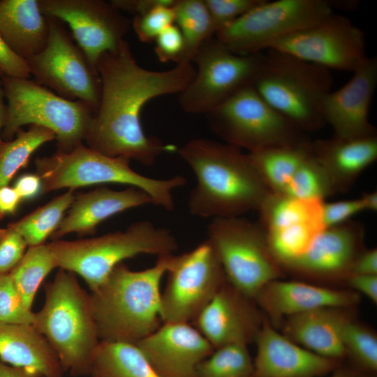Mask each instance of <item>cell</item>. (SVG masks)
Returning <instances> with one entry per match:
<instances>
[{
	"instance_id": "obj_1",
	"label": "cell",
	"mask_w": 377,
	"mask_h": 377,
	"mask_svg": "<svg viewBox=\"0 0 377 377\" xmlns=\"http://www.w3.org/2000/svg\"><path fill=\"white\" fill-rule=\"evenodd\" d=\"M96 69L101 82L100 102L84 139L86 145L111 157L153 165L163 152L175 147L145 133L141 110L149 100L179 94L192 81L195 69L191 62H181L166 71L140 66L128 42L104 53Z\"/></svg>"
},
{
	"instance_id": "obj_2",
	"label": "cell",
	"mask_w": 377,
	"mask_h": 377,
	"mask_svg": "<svg viewBox=\"0 0 377 377\" xmlns=\"http://www.w3.org/2000/svg\"><path fill=\"white\" fill-rule=\"evenodd\" d=\"M197 182L188 196L190 213L200 218L241 216L258 211L272 193L247 154L207 138L189 140L178 149Z\"/></svg>"
},
{
	"instance_id": "obj_3",
	"label": "cell",
	"mask_w": 377,
	"mask_h": 377,
	"mask_svg": "<svg viewBox=\"0 0 377 377\" xmlns=\"http://www.w3.org/2000/svg\"><path fill=\"white\" fill-rule=\"evenodd\" d=\"M173 256H158L153 266L140 271L121 263L91 292L101 341L135 343L161 326V283Z\"/></svg>"
},
{
	"instance_id": "obj_4",
	"label": "cell",
	"mask_w": 377,
	"mask_h": 377,
	"mask_svg": "<svg viewBox=\"0 0 377 377\" xmlns=\"http://www.w3.org/2000/svg\"><path fill=\"white\" fill-rule=\"evenodd\" d=\"M33 325L54 350L64 371L76 376L91 374L101 340L90 295L74 273L60 269L46 285L45 304L34 313Z\"/></svg>"
},
{
	"instance_id": "obj_5",
	"label": "cell",
	"mask_w": 377,
	"mask_h": 377,
	"mask_svg": "<svg viewBox=\"0 0 377 377\" xmlns=\"http://www.w3.org/2000/svg\"><path fill=\"white\" fill-rule=\"evenodd\" d=\"M130 161L106 156L82 142L68 151L57 150L50 156L38 157L35 166L43 193L94 184H120L144 191L153 205L172 211L173 191L184 186L186 179L181 175L168 179L149 177L133 170Z\"/></svg>"
},
{
	"instance_id": "obj_6",
	"label": "cell",
	"mask_w": 377,
	"mask_h": 377,
	"mask_svg": "<svg viewBox=\"0 0 377 377\" xmlns=\"http://www.w3.org/2000/svg\"><path fill=\"white\" fill-rule=\"evenodd\" d=\"M265 51L260 52L254 89L304 133L320 128L325 124L321 104L333 83L330 71L276 50Z\"/></svg>"
},
{
	"instance_id": "obj_7",
	"label": "cell",
	"mask_w": 377,
	"mask_h": 377,
	"mask_svg": "<svg viewBox=\"0 0 377 377\" xmlns=\"http://www.w3.org/2000/svg\"><path fill=\"white\" fill-rule=\"evenodd\" d=\"M60 269L76 273L91 292L123 260L140 254H171L177 249L174 235L149 221L131 223L126 230L76 240L54 239L47 243Z\"/></svg>"
},
{
	"instance_id": "obj_8",
	"label": "cell",
	"mask_w": 377,
	"mask_h": 377,
	"mask_svg": "<svg viewBox=\"0 0 377 377\" xmlns=\"http://www.w3.org/2000/svg\"><path fill=\"white\" fill-rule=\"evenodd\" d=\"M7 103L3 141L13 139L24 125H37L55 134L58 151L82 143L94 112L80 101L64 98L30 78L1 76Z\"/></svg>"
},
{
	"instance_id": "obj_9",
	"label": "cell",
	"mask_w": 377,
	"mask_h": 377,
	"mask_svg": "<svg viewBox=\"0 0 377 377\" xmlns=\"http://www.w3.org/2000/svg\"><path fill=\"white\" fill-rule=\"evenodd\" d=\"M212 132L249 152L310 142L305 133L276 111L252 84L206 114Z\"/></svg>"
},
{
	"instance_id": "obj_10",
	"label": "cell",
	"mask_w": 377,
	"mask_h": 377,
	"mask_svg": "<svg viewBox=\"0 0 377 377\" xmlns=\"http://www.w3.org/2000/svg\"><path fill=\"white\" fill-rule=\"evenodd\" d=\"M207 232L228 282L246 297L253 300L265 284L283 276L258 223L241 216L214 218Z\"/></svg>"
},
{
	"instance_id": "obj_11",
	"label": "cell",
	"mask_w": 377,
	"mask_h": 377,
	"mask_svg": "<svg viewBox=\"0 0 377 377\" xmlns=\"http://www.w3.org/2000/svg\"><path fill=\"white\" fill-rule=\"evenodd\" d=\"M334 8L335 3L329 0H262L214 36L237 54H253L320 22L332 14Z\"/></svg>"
},
{
	"instance_id": "obj_12",
	"label": "cell",
	"mask_w": 377,
	"mask_h": 377,
	"mask_svg": "<svg viewBox=\"0 0 377 377\" xmlns=\"http://www.w3.org/2000/svg\"><path fill=\"white\" fill-rule=\"evenodd\" d=\"M49 37L45 47L27 59L31 75L60 96L98 109L101 82L97 69L68 31L65 24L48 17Z\"/></svg>"
},
{
	"instance_id": "obj_13",
	"label": "cell",
	"mask_w": 377,
	"mask_h": 377,
	"mask_svg": "<svg viewBox=\"0 0 377 377\" xmlns=\"http://www.w3.org/2000/svg\"><path fill=\"white\" fill-rule=\"evenodd\" d=\"M260 59V52L239 55L215 37L206 40L192 59L194 77L179 94L181 108L191 114H208L252 84Z\"/></svg>"
},
{
	"instance_id": "obj_14",
	"label": "cell",
	"mask_w": 377,
	"mask_h": 377,
	"mask_svg": "<svg viewBox=\"0 0 377 377\" xmlns=\"http://www.w3.org/2000/svg\"><path fill=\"white\" fill-rule=\"evenodd\" d=\"M161 295L163 323L193 322L228 281L212 244L206 239L192 250L174 256Z\"/></svg>"
},
{
	"instance_id": "obj_15",
	"label": "cell",
	"mask_w": 377,
	"mask_h": 377,
	"mask_svg": "<svg viewBox=\"0 0 377 377\" xmlns=\"http://www.w3.org/2000/svg\"><path fill=\"white\" fill-rule=\"evenodd\" d=\"M267 49L329 71L353 72L367 57L364 31L348 17L334 13L313 26L275 41Z\"/></svg>"
},
{
	"instance_id": "obj_16",
	"label": "cell",
	"mask_w": 377,
	"mask_h": 377,
	"mask_svg": "<svg viewBox=\"0 0 377 377\" xmlns=\"http://www.w3.org/2000/svg\"><path fill=\"white\" fill-rule=\"evenodd\" d=\"M43 13L67 24L71 34L96 68L100 57L117 50L131 20L103 0H38Z\"/></svg>"
},
{
	"instance_id": "obj_17",
	"label": "cell",
	"mask_w": 377,
	"mask_h": 377,
	"mask_svg": "<svg viewBox=\"0 0 377 377\" xmlns=\"http://www.w3.org/2000/svg\"><path fill=\"white\" fill-rule=\"evenodd\" d=\"M341 88L323 98L321 114L333 129L334 135L355 138L376 134L369 121L371 102L377 85V59H367L353 72Z\"/></svg>"
},
{
	"instance_id": "obj_18",
	"label": "cell",
	"mask_w": 377,
	"mask_h": 377,
	"mask_svg": "<svg viewBox=\"0 0 377 377\" xmlns=\"http://www.w3.org/2000/svg\"><path fill=\"white\" fill-rule=\"evenodd\" d=\"M135 344L160 377H198V365L214 350L188 323H163Z\"/></svg>"
},
{
	"instance_id": "obj_19",
	"label": "cell",
	"mask_w": 377,
	"mask_h": 377,
	"mask_svg": "<svg viewBox=\"0 0 377 377\" xmlns=\"http://www.w3.org/2000/svg\"><path fill=\"white\" fill-rule=\"evenodd\" d=\"M255 304L226 281L194 319L193 326L214 350L230 343L248 344L263 323Z\"/></svg>"
},
{
	"instance_id": "obj_20",
	"label": "cell",
	"mask_w": 377,
	"mask_h": 377,
	"mask_svg": "<svg viewBox=\"0 0 377 377\" xmlns=\"http://www.w3.org/2000/svg\"><path fill=\"white\" fill-rule=\"evenodd\" d=\"M364 228L348 221L325 228L300 257L283 269L322 280L346 279L358 254L364 249Z\"/></svg>"
},
{
	"instance_id": "obj_21",
	"label": "cell",
	"mask_w": 377,
	"mask_h": 377,
	"mask_svg": "<svg viewBox=\"0 0 377 377\" xmlns=\"http://www.w3.org/2000/svg\"><path fill=\"white\" fill-rule=\"evenodd\" d=\"M253 377H321L341 362L317 355L278 332L264 320L255 340Z\"/></svg>"
},
{
	"instance_id": "obj_22",
	"label": "cell",
	"mask_w": 377,
	"mask_h": 377,
	"mask_svg": "<svg viewBox=\"0 0 377 377\" xmlns=\"http://www.w3.org/2000/svg\"><path fill=\"white\" fill-rule=\"evenodd\" d=\"M359 300L358 295L351 290L279 279L265 284L253 298L256 305L276 322L316 309H347Z\"/></svg>"
},
{
	"instance_id": "obj_23",
	"label": "cell",
	"mask_w": 377,
	"mask_h": 377,
	"mask_svg": "<svg viewBox=\"0 0 377 377\" xmlns=\"http://www.w3.org/2000/svg\"><path fill=\"white\" fill-rule=\"evenodd\" d=\"M147 204H152L151 198L135 187L121 191L101 187L79 194L51 237L54 240L70 233L90 234L108 218Z\"/></svg>"
},
{
	"instance_id": "obj_24",
	"label": "cell",
	"mask_w": 377,
	"mask_h": 377,
	"mask_svg": "<svg viewBox=\"0 0 377 377\" xmlns=\"http://www.w3.org/2000/svg\"><path fill=\"white\" fill-rule=\"evenodd\" d=\"M346 309L320 308L283 320V334L322 357L341 362L345 358L343 330L350 318Z\"/></svg>"
},
{
	"instance_id": "obj_25",
	"label": "cell",
	"mask_w": 377,
	"mask_h": 377,
	"mask_svg": "<svg viewBox=\"0 0 377 377\" xmlns=\"http://www.w3.org/2000/svg\"><path fill=\"white\" fill-rule=\"evenodd\" d=\"M312 151L328 173L335 193H341L377 159V135L355 138L333 135L312 142Z\"/></svg>"
},
{
	"instance_id": "obj_26",
	"label": "cell",
	"mask_w": 377,
	"mask_h": 377,
	"mask_svg": "<svg viewBox=\"0 0 377 377\" xmlns=\"http://www.w3.org/2000/svg\"><path fill=\"white\" fill-rule=\"evenodd\" d=\"M0 360L38 377H62L54 350L33 325L0 322Z\"/></svg>"
},
{
	"instance_id": "obj_27",
	"label": "cell",
	"mask_w": 377,
	"mask_h": 377,
	"mask_svg": "<svg viewBox=\"0 0 377 377\" xmlns=\"http://www.w3.org/2000/svg\"><path fill=\"white\" fill-rule=\"evenodd\" d=\"M49 20L38 0H0V35L27 60L40 52L49 37Z\"/></svg>"
},
{
	"instance_id": "obj_28",
	"label": "cell",
	"mask_w": 377,
	"mask_h": 377,
	"mask_svg": "<svg viewBox=\"0 0 377 377\" xmlns=\"http://www.w3.org/2000/svg\"><path fill=\"white\" fill-rule=\"evenodd\" d=\"M92 377H160L133 343L101 341L94 355Z\"/></svg>"
},
{
	"instance_id": "obj_29",
	"label": "cell",
	"mask_w": 377,
	"mask_h": 377,
	"mask_svg": "<svg viewBox=\"0 0 377 377\" xmlns=\"http://www.w3.org/2000/svg\"><path fill=\"white\" fill-rule=\"evenodd\" d=\"M312 154V142L294 146L276 147L248 152L258 175L274 193H281L295 172Z\"/></svg>"
},
{
	"instance_id": "obj_30",
	"label": "cell",
	"mask_w": 377,
	"mask_h": 377,
	"mask_svg": "<svg viewBox=\"0 0 377 377\" xmlns=\"http://www.w3.org/2000/svg\"><path fill=\"white\" fill-rule=\"evenodd\" d=\"M75 198V190L68 189L8 226L18 232L28 246L44 244L57 229Z\"/></svg>"
},
{
	"instance_id": "obj_31",
	"label": "cell",
	"mask_w": 377,
	"mask_h": 377,
	"mask_svg": "<svg viewBox=\"0 0 377 377\" xmlns=\"http://www.w3.org/2000/svg\"><path fill=\"white\" fill-rule=\"evenodd\" d=\"M175 23L184 41L181 62H191L199 47L215 35L213 22L204 0H177Z\"/></svg>"
},
{
	"instance_id": "obj_32",
	"label": "cell",
	"mask_w": 377,
	"mask_h": 377,
	"mask_svg": "<svg viewBox=\"0 0 377 377\" xmlns=\"http://www.w3.org/2000/svg\"><path fill=\"white\" fill-rule=\"evenodd\" d=\"M55 138L50 130L29 125L27 131L20 128L13 140L3 141L0 149V188L8 186L16 173L27 165L36 149Z\"/></svg>"
},
{
	"instance_id": "obj_33",
	"label": "cell",
	"mask_w": 377,
	"mask_h": 377,
	"mask_svg": "<svg viewBox=\"0 0 377 377\" xmlns=\"http://www.w3.org/2000/svg\"><path fill=\"white\" fill-rule=\"evenodd\" d=\"M57 267L48 244L28 246L9 273L25 306L31 310L36 293L46 276Z\"/></svg>"
},
{
	"instance_id": "obj_34",
	"label": "cell",
	"mask_w": 377,
	"mask_h": 377,
	"mask_svg": "<svg viewBox=\"0 0 377 377\" xmlns=\"http://www.w3.org/2000/svg\"><path fill=\"white\" fill-rule=\"evenodd\" d=\"M342 337L345 358H350V367L359 374L376 375L377 336L374 331L350 318Z\"/></svg>"
},
{
	"instance_id": "obj_35",
	"label": "cell",
	"mask_w": 377,
	"mask_h": 377,
	"mask_svg": "<svg viewBox=\"0 0 377 377\" xmlns=\"http://www.w3.org/2000/svg\"><path fill=\"white\" fill-rule=\"evenodd\" d=\"M253 371L247 344L234 343L215 349L198 367V377H243Z\"/></svg>"
},
{
	"instance_id": "obj_36",
	"label": "cell",
	"mask_w": 377,
	"mask_h": 377,
	"mask_svg": "<svg viewBox=\"0 0 377 377\" xmlns=\"http://www.w3.org/2000/svg\"><path fill=\"white\" fill-rule=\"evenodd\" d=\"M279 194L300 199L324 200L336 193L328 173L312 151Z\"/></svg>"
},
{
	"instance_id": "obj_37",
	"label": "cell",
	"mask_w": 377,
	"mask_h": 377,
	"mask_svg": "<svg viewBox=\"0 0 377 377\" xmlns=\"http://www.w3.org/2000/svg\"><path fill=\"white\" fill-rule=\"evenodd\" d=\"M34 313L27 309L10 274H0V322L33 325Z\"/></svg>"
},
{
	"instance_id": "obj_38",
	"label": "cell",
	"mask_w": 377,
	"mask_h": 377,
	"mask_svg": "<svg viewBox=\"0 0 377 377\" xmlns=\"http://www.w3.org/2000/svg\"><path fill=\"white\" fill-rule=\"evenodd\" d=\"M174 6H158L144 15L134 16L131 26L138 38L143 43L154 41L163 30L175 23Z\"/></svg>"
},
{
	"instance_id": "obj_39",
	"label": "cell",
	"mask_w": 377,
	"mask_h": 377,
	"mask_svg": "<svg viewBox=\"0 0 377 377\" xmlns=\"http://www.w3.org/2000/svg\"><path fill=\"white\" fill-rule=\"evenodd\" d=\"M209 12L215 34L230 24L262 0H204Z\"/></svg>"
},
{
	"instance_id": "obj_40",
	"label": "cell",
	"mask_w": 377,
	"mask_h": 377,
	"mask_svg": "<svg viewBox=\"0 0 377 377\" xmlns=\"http://www.w3.org/2000/svg\"><path fill=\"white\" fill-rule=\"evenodd\" d=\"M28 245L15 230L0 228V274H8L24 255Z\"/></svg>"
},
{
	"instance_id": "obj_41",
	"label": "cell",
	"mask_w": 377,
	"mask_h": 377,
	"mask_svg": "<svg viewBox=\"0 0 377 377\" xmlns=\"http://www.w3.org/2000/svg\"><path fill=\"white\" fill-rule=\"evenodd\" d=\"M155 53L162 62L179 63L184 48L183 36L176 24L163 30L155 39Z\"/></svg>"
},
{
	"instance_id": "obj_42",
	"label": "cell",
	"mask_w": 377,
	"mask_h": 377,
	"mask_svg": "<svg viewBox=\"0 0 377 377\" xmlns=\"http://www.w3.org/2000/svg\"><path fill=\"white\" fill-rule=\"evenodd\" d=\"M362 198L323 204V222L325 228L346 222L353 215L365 211Z\"/></svg>"
},
{
	"instance_id": "obj_43",
	"label": "cell",
	"mask_w": 377,
	"mask_h": 377,
	"mask_svg": "<svg viewBox=\"0 0 377 377\" xmlns=\"http://www.w3.org/2000/svg\"><path fill=\"white\" fill-rule=\"evenodd\" d=\"M0 71L3 75L30 78L27 60L15 53L0 35Z\"/></svg>"
},
{
	"instance_id": "obj_44",
	"label": "cell",
	"mask_w": 377,
	"mask_h": 377,
	"mask_svg": "<svg viewBox=\"0 0 377 377\" xmlns=\"http://www.w3.org/2000/svg\"><path fill=\"white\" fill-rule=\"evenodd\" d=\"M177 0H112L111 3L120 11L134 16L144 15L161 6H174Z\"/></svg>"
},
{
	"instance_id": "obj_45",
	"label": "cell",
	"mask_w": 377,
	"mask_h": 377,
	"mask_svg": "<svg viewBox=\"0 0 377 377\" xmlns=\"http://www.w3.org/2000/svg\"><path fill=\"white\" fill-rule=\"evenodd\" d=\"M346 281L349 286L377 302V275L350 274Z\"/></svg>"
},
{
	"instance_id": "obj_46",
	"label": "cell",
	"mask_w": 377,
	"mask_h": 377,
	"mask_svg": "<svg viewBox=\"0 0 377 377\" xmlns=\"http://www.w3.org/2000/svg\"><path fill=\"white\" fill-rule=\"evenodd\" d=\"M350 274L377 275L376 249H364L355 260Z\"/></svg>"
},
{
	"instance_id": "obj_47",
	"label": "cell",
	"mask_w": 377,
	"mask_h": 377,
	"mask_svg": "<svg viewBox=\"0 0 377 377\" xmlns=\"http://www.w3.org/2000/svg\"><path fill=\"white\" fill-rule=\"evenodd\" d=\"M14 188L21 200L31 199L40 192L41 180L37 174L23 175L16 181Z\"/></svg>"
},
{
	"instance_id": "obj_48",
	"label": "cell",
	"mask_w": 377,
	"mask_h": 377,
	"mask_svg": "<svg viewBox=\"0 0 377 377\" xmlns=\"http://www.w3.org/2000/svg\"><path fill=\"white\" fill-rule=\"evenodd\" d=\"M20 201L14 187L0 188V220L7 214H14Z\"/></svg>"
},
{
	"instance_id": "obj_49",
	"label": "cell",
	"mask_w": 377,
	"mask_h": 377,
	"mask_svg": "<svg viewBox=\"0 0 377 377\" xmlns=\"http://www.w3.org/2000/svg\"><path fill=\"white\" fill-rule=\"evenodd\" d=\"M5 94L0 76V149L3 142L1 138V132L6 122L7 113V107L5 103Z\"/></svg>"
},
{
	"instance_id": "obj_50",
	"label": "cell",
	"mask_w": 377,
	"mask_h": 377,
	"mask_svg": "<svg viewBox=\"0 0 377 377\" xmlns=\"http://www.w3.org/2000/svg\"><path fill=\"white\" fill-rule=\"evenodd\" d=\"M364 202L366 210L376 212L377 210L376 191L364 193L361 197Z\"/></svg>"
},
{
	"instance_id": "obj_51",
	"label": "cell",
	"mask_w": 377,
	"mask_h": 377,
	"mask_svg": "<svg viewBox=\"0 0 377 377\" xmlns=\"http://www.w3.org/2000/svg\"><path fill=\"white\" fill-rule=\"evenodd\" d=\"M330 377H357V373L351 367L340 365L337 367Z\"/></svg>"
},
{
	"instance_id": "obj_52",
	"label": "cell",
	"mask_w": 377,
	"mask_h": 377,
	"mask_svg": "<svg viewBox=\"0 0 377 377\" xmlns=\"http://www.w3.org/2000/svg\"><path fill=\"white\" fill-rule=\"evenodd\" d=\"M0 377H10V376L5 374L0 373Z\"/></svg>"
},
{
	"instance_id": "obj_53",
	"label": "cell",
	"mask_w": 377,
	"mask_h": 377,
	"mask_svg": "<svg viewBox=\"0 0 377 377\" xmlns=\"http://www.w3.org/2000/svg\"><path fill=\"white\" fill-rule=\"evenodd\" d=\"M243 377H253V376L252 374H251V375H250V376H243Z\"/></svg>"
},
{
	"instance_id": "obj_54",
	"label": "cell",
	"mask_w": 377,
	"mask_h": 377,
	"mask_svg": "<svg viewBox=\"0 0 377 377\" xmlns=\"http://www.w3.org/2000/svg\"><path fill=\"white\" fill-rule=\"evenodd\" d=\"M2 75H2L1 72L0 71V76H2Z\"/></svg>"
}]
</instances>
